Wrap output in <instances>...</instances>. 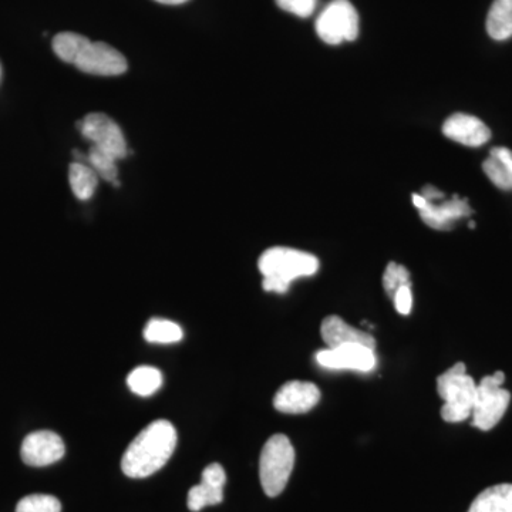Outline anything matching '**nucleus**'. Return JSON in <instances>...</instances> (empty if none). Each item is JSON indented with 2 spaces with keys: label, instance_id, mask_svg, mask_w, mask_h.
Listing matches in <instances>:
<instances>
[{
  "label": "nucleus",
  "instance_id": "2eb2a0df",
  "mask_svg": "<svg viewBox=\"0 0 512 512\" xmlns=\"http://www.w3.org/2000/svg\"><path fill=\"white\" fill-rule=\"evenodd\" d=\"M323 342L328 348H338L343 345H363L376 350V340L365 330L353 328L339 316H328L322 322Z\"/></svg>",
  "mask_w": 512,
  "mask_h": 512
},
{
  "label": "nucleus",
  "instance_id": "4468645a",
  "mask_svg": "<svg viewBox=\"0 0 512 512\" xmlns=\"http://www.w3.org/2000/svg\"><path fill=\"white\" fill-rule=\"evenodd\" d=\"M444 136L467 147H480L491 138L490 128L470 114L456 113L443 126Z\"/></svg>",
  "mask_w": 512,
  "mask_h": 512
},
{
  "label": "nucleus",
  "instance_id": "412c9836",
  "mask_svg": "<svg viewBox=\"0 0 512 512\" xmlns=\"http://www.w3.org/2000/svg\"><path fill=\"white\" fill-rule=\"evenodd\" d=\"M131 392L141 397L153 396L163 384V375L153 366H140L127 377Z\"/></svg>",
  "mask_w": 512,
  "mask_h": 512
},
{
  "label": "nucleus",
  "instance_id": "a878e982",
  "mask_svg": "<svg viewBox=\"0 0 512 512\" xmlns=\"http://www.w3.org/2000/svg\"><path fill=\"white\" fill-rule=\"evenodd\" d=\"M394 302V308L396 311L400 313V315H410L413 309V292L412 285L403 286L399 291L396 292L394 298L392 299Z\"/></svg>",
  "mask_w": 512,
  "mask_h": 512
},
{
  "label": "nucleus",
  "instance_id": "393cba45",
  "mask_svg": "<svg viewBox=\"0 0 512 512\" xmlns=\"http://www.w3.org/2000/svg\"><path fill=\"white\" fill-rule=\"evenodd\" d=\"M316 2L318 0H276V5L299 18H309L315 12Z\"/></svg>",
  "mask_w": 512,
  "mask_h": 512
},
{
  "label": "nucleus",
  "instance_id": "b1692460",
  "mask_svg": "<svg viewBox=\"0 0 512 512\" xmlns=\"http://www.w3.org/2000/svg\"><path fill=\"white\" fill-rule=\"evenodd\" d=\"M406 285H410V272L403 265L390 262L383 275V288L387 296L393 299L396 292Z\"/></svg>",
  "mask_w": 512,
  "mask_h": 512
},
{
  "label": "nucleus",
  "instance_id": "f8f14e48",
  "mask_svg": "<svg viewBox=\"0 0 512 512\" xmlns=\"http://www.w3.org/2000/svg\"><path fill=\"white\" fill-rule=\"evenodd\" d=\"M319 402L320 390L316 384L293 380L275 394L274 406L281 413L303 414L311 412Z\"/></svg>",
  "mask_w": 512,
  "mask_h": 512
},
{
  "label": "nucleus",
  "instance_id": "f3484780",
  "mask_svg": "<svg viewBox=\"0 0 512 512\" xmlns=\"http://www.w3.org/2000/svg\"><path fill=\"white\" fill-rule=\"evenodd\" d=\"M467 512H512V484H498L478 494Z\"/></svg>",
  "mask_w": 512,
  "mask_h": 512
},
{
  "label": "nucleus",
  "instance_id": "a211bd4d",
  "mask_svg": "<svg viewBox=\"0 0 512 512\" xmlns=\"http://www.w3.org/2000/svg\"><path fill=\"white\" fill-rule=\"evenodd\" d=\"M99 175L83 161H74L69 167V183L73 194L79 200L87 201L93 197L99 184Z\"/></svg>",
  "mask_w": 512,
  "mask_h": 512
},
{
  "label": "nucleus",
  "instance_id": "9d476101",
  "mask_svg": "<svg viewBox=\"0 0 512 512\" xmlns=\"http://www.w3.org/2000/svg\"><path fill=\"white\" fill-rule=\"evenodd\" d=\"M316 362L326 369L369 373L376 367V353L363 345H343L319 350Z\"/></svg>",
  "mask_w": 512,
  "mask_h": 512
},
{
  "label": "nucleus",
  "instance_id": "0eeeda50",
  "mask_svg": "<svg viewBox=\"0 0 512 512\" xmlns=\"http://www.w3.org/2000/svg\"><path fill=\"white\" fill-rule=\"evenodd\" d=\"M316 33L328 45L353 42L359 36V15L349 0H333L316 20Z\"/></svg>",
  "mask_w": 512,
  "mask_h": 512
},
{
  "label": "nucleus",
  "instance_id": "7ed1b4c3",
  "mask_svg": "<svg viewBox=\"0 0 512 512\" xmlns=\"http://www.w3.org/2000/svg\"><path fill=\"white\" fill-rule=\"evenodd\" d=\"M319 259L298 249L275 247L266 249L258 262L264 276L266 292L286 293L295 279L313 276L318 272Z\"/></svg>",
  "mask_w": 512,
  "mask_h": 512
},
{
  "label": "nucleus",
  "instance_id": "5701e85b",
  "mask_svg": "<svg viewBox=\"0 0 512 512\" xmlns=\"http://www.w3.org/2000/svg\"><path fill=\"white\" fill-rule=\"evenodd\" d=\"M62 504L53 495L33 494L22 498L16 505V512H60Z\"/></svg>",
  "mask_w": 512,
  "mask_h": 512
},
{
  "label": "nucleus",
  "instance_id": "1a4fd4ad",
  "mask_svg": "<svg viewBox=\"0 0 512 512\" xmlns=\"http://www.w3.org/2000/svg\"><path fill=\"white\" fill-rule=\"evenodd\" d=\"M413 205L420 212L421 220L426 222L430 228L439 231H448L461 218L473 214L468 201L454 195L451 200L443 204H436L434 201H427L421 194L413 195Z\"/></svg>",
  "mask_w": 512,
  "mask_h": 512
},
{
  "label": "nucleus",
  "instance_id": "6ab92c4d",
  "mask_svg": "<svg viewBox=\"0 0 512 512\" xmlns=\"http://www.w3.org/2000/svg\"><path fill=\"white\" fill-rule=\"evenodd\" d=\"M487 32L494 40L512 36V0H494L487 16Z\"/></svg>",
  "mask_w": 512,
  "mask_h": 512
},
{
  "label": "nucleus",
  "instance_id": "aec40b11",
  "mask_svg": "<svg viewBox=\"0 0 512 512\" xmlns=\"http://www.w3.org/2000/svg\"><path fill=\"white\" fill-rule=\"evenodd\" d=\"M73 156L76 158V161H83V163L90 165V167L96 171L97 175L103 178L104 181H107V183L114 185L120 184L119 167H117L119 161L114 160V158L101 153V151L93 147H90L89 153L87 154L74 151Z\"/></svg>",
  "mask_w": 512,
  "mask_h": 512
},
{
  "label": "nucleus",
  "instance_id": "39448f33",
  "mask_svg": "<svg viewBox=\"0 0 512 512\" xmlns=\"http://www.w3.org/2000/svg\"><path fill=\"white\" fill-rule=\"evenodd\" d=\"M295 466V450L285 434H275L266 441L259 460V478L268 497H278L285 490Z\"/></svg>",
  "mask_w": 512,
  "mask_h": 512
},
{
  "label": "nucleus",
  "instance_id": "f257e3e1",
  "mask_svg": "<svg viewBox=\"0 0 512 512\" xmlns=\"http://www.w3.org/2000/svg\"><path fill=\"white\" fill-rule=\"evenodd\" d=\"M177 447V430L170 421L156 420L131 441L121 470L130 478H146L161 470Z\"/></svg>",
  "mask_w": 512,
  "mask_h": 512
},
{
  "label": "nucleus",
  "instance_id": "423d86ee",
  "mask_svg": "<svg viewBox=\"0 0 512 512\" xmlns=\"http://www.w3.org/2000/svg\"><path fill=\"white\" fill-rule=\"evenodd\" d=\"M505 375L503 372L485 376L480 384H477L476 403H474L473 424L477 429L488 431L494 429L504 414L507 413L511 402V393L505 390L503 384Z\"/></svg>",
  "mask_w": 512,
  "mask_h": 512
},
{
  "label": "nucleus",
  "instance_id": "20e7f679",
  "mask_svg": "<svg viewBox=\"0 0 512 512\" xmlns=\"http://www.w3.org/2000/svg\"><path fill=\"white\" fill-rule=\"evenodd\" d=\"M437 392L443 399L441 417L448 423L470 419L476 403L477 384L467 375L466 365L456 363L437 379Z\"/></svg>",
  "mask_w": 512,
  "mask_h": 512
},
{
  "label": "nucleus",
  "instance_id": "bb28decb",
  "mask_svg": "<svg viewBox=\"0 0 512 512\" xmlns=\"http://www.w3.org/2000/svg\"><path fill=\"white\" fill-rule=\"evenodd\" d=\"M421 195H423L427 201H436L440 200V198H444V192H441L434 187L424 188L423 192H421Z\"/></svg>",
  "mask_w": 512,
  "mask_h": 512
},
{
  "label": "nucleus",
  "instance_id": "ddd939ff",
  "mask_svg": "<svg viewBox=\"0 0 512 512\" xmlns=\"http://www.w3.org/2000/svg\"><path fill=\"white\" fill-rule=\"evenodd\" d=\"M227 474L221 464H210L202 471V480L194 485L188 493V508L192 512L204 510L210 505L221 504L224 500V487Z\"/></svg>",
  "mask_w": 512,
  "mask_h": 512
},
{
  "label": "nucleus",
  "instance_id": "f03ea898",
  "mask_svg": "<svg viewBox=\"0 0 512 512\" xmlns=\"http://www.w3.org/2000/svg\"><path fill=\"white\" fill-rule=\"evenodd\" d=\"M53 50L63 62L73 64L80 72L93 76H120L127 72L126 57L103 42H92L73 32L59 33L53 39Z\"/></svg>",
  "mask_w": 512,
  "mask_h": 512
},
{
  "label": "nucleus",
  "instance_id": "6e6552de",
  "mask_svg": "<svg viewBox=\"0 0 512 512\" xmlns=\"http://www.w3.org/2000/svg\"><path fill=\"white\" fill-rule=\"evenodd\" d=\"M82 136L93 148L120 161L127 157L128 147L123 131L113 119L104 113H90L77 123Z\"/></svg>",
  "mask_w": 512,
  "mask_h": 512
},
{
  "label": "nucleus",
  "instance_id": "9b49d317",
  "mask_svg": "<svg viewBox=\"0 0 512 512\" xmlns=\"http://www.w3.org/2000/svg\"><path fill=\"white\" fill-rule=\"evenodd\" d=\"M66 447L62 437L53 431L40 430L30 433L23 440L20 456L30 467H46L62 460Z\"/></svg>",
  "mask_w": 512,
  "mask_h": 512
},
{
  "label": "nucleus",
  "instance_id": "dca6fc26",
  "mask_svg": "<svg viewBox=\"0 0 512 512\" xmlns=\"http://www.w3.org/2000/svg\"><path fill=\"white\" fill-rule=\"evenodd\" d=\"M483 170L495 187L512 191V151L505 147H494L490 157L484 161Z\"/></svg>",
  "mask_w": 512,
  "mask_h": 512
},
{
  "label": "nucleus",
  "instance_id": "cd10ccee",
  "mask_svg": "<svg viewBox=\"0 0 512 512\" xmlns=\"http://www.w3.org/2000/svg\"><path fill=\"white\" fill-rule=\"evenodd\" d=\"M158 3H163V5H183V3L188 2V0H156Z\"/></svg>",
  "mask_w": 512,
  "mask_h": 512
},
{
  "label": "nucleus",
  "instance_id": "4be33fe9",
  "mask_svg": "<svg viewBox=\"0 0 512 512\" xmlns=\"http://www.w3.org/2000/svg\"><path fill=\"white\" fill-rule=\"evenodd\" d=\"M144 338L150 343L170 345V343L180 342L184 338V332L178 323L154 318L147 323L146 329H144Z\"/></svg>",
  "mask_w": 512,
  "mask_h": 512
}]
</instances>
